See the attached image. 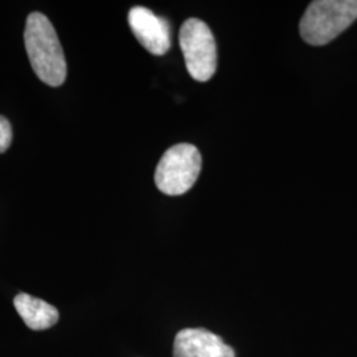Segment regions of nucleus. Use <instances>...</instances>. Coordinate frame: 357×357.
Wrapping results in <instances>:
<instances>
[{"instance_id": "6e6552de", "label": "nucleus", "mask_w": 357, "mask_h": 357, "mask_svg": "<svg viewBox=\"0 0 357 357\" xmlns=\"http://www.w3.org/2000/svg\"><path fill=\"white\" fill-rule=\"evenodd\" d=\"M13 142V128L8 119L0 115V153H6Z\"/></svg>"}, {"instance_id": "0eeeda50", "label": "nucleus", "mask_w": 357, "mask_h": 357, "mask_svg": "<svg viewBox=\"0 0 357 357\" xmlns=\"http://www.w3.org/2000/svg\"><path fill=\"white\" fill-rule=\"evenodd\" d=\"M13 306L28 328L33 331H44L59 321V311L54 306L43 299L28 294L20 293L15 296Z\"/></svg>"}, {"instance_id": "39448f33", "label": "nucleus", "mask_w": 357, "mask_h": 357, "mask_svg": "<svg viewBox=\"0 0 357 357\" xmlns=\"http://www.w3.org/2000/svg\"><path fill=\"white\" fill-rule=\"evenodd\" d=\"M128 26L144 50L163 56L171 48V26L165 17L146 7H134L128 13Z\"/></svg>"}, {"instance_id": "f03ea898", "label": "nucleus", "mask_w": 357, "mask_h": 357, "mask_svg": "<svg viewBox=\"0 0 357 357\" xmlns=\"http://www.w3.org/2000/svg\"><path fill=\"white\" fill-rule=\"evenodd\" d=\"M357 19V0H317L307 7L299 31L310 45H326Z\"/></svg>"}, {"instance_id": "20e7f679", "label": "nucleus", "mask_w": 357, "mask_h": 357, "mask_svg": "<svg viewBox=\"0 0 357 357\" xmlns=\"http://www.w3.org/2000/svg\"><path fill=\"white\" fill-rule=\"evenodd\" d=\"M188 73L199 82H206L216 73V41L212 31L199 19H188L178 33Z\"/></svg>"}, {"instance_id": "423d86ee", "label": "nucleus", "mask_w": 357, "mask_h": 357, "mask_svg": "<svg viewBox=\"0 0 357 357\" xmlns=\"http://www.w3.org/2000/svg\"><path fill=\"white\" fill-rule=\"evenodd\" d=\"M174 357H236L216 333L204 328H184L174 342Z\"/></svg>"}, {"instance_id": "f257e3e1", "label": "nucleus", "mask_w": 357, "mask_h": 357, "mask_svg": "<svg viewBox=\"0 0 357 357\" xmlns=\"http://www.w3.org/2000/svg\"><path fill=\"white\" fill-rule=\"evenodd\" d=\"M24 44L36 76L50 86L63 85L66 78L64 51L45 15L32 13L26 17Z\"/></svg>"}, {"instance_id": "7ed1b4c3", "label": "nucleus", "mask_w": 357, "mask_h": 357, "mask_svg": "<svg viewBox=\"0 0 357 357\" xmlns=\"http://www.w3.org/2000/svg\"><path fill=\"white\" fill-rule=\"evenodd\" d=\"M203 166L202 153L190 143H178L168 149L158 163L155 184L168 196H180L191 190Z\"/></svg>"}]
</instances>
